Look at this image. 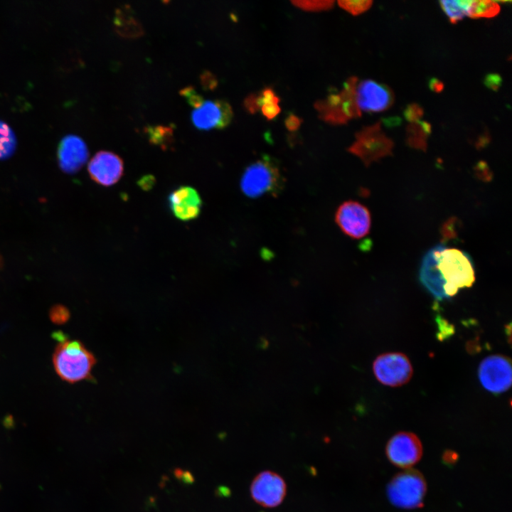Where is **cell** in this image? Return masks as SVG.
<instances>
[{
  "label": "cell",
  "instance_id": "1",
  "mask_svg": "<svg viewBox=\"0 0 512 512\" xmlns=\"http://www.w3.org/2000/svg\"><path fill=\"white\" fill-rule=\"evenodd\" d=\"M53 363L62 380L75 383L91 378L96 359L80 341L63 340L55 349Z\"/></svg>",
  "mask_w": 512,
  "mask_h": 512
},
{
  "label": "cell",
  "instance_id": "2",
  "mask_svg": "<svg viewBox=\"0 0 512 512\" xmlns=\"http://www.w3.org/2000/svg\"><path fill=\"white\" fill-rule=\"evenodd\" d=\"M435 249L447 297L456 295L459 289L471 287L475 282V272L468 253L457 248H447L444 244L437 245Z\"/></svg>",
  "mask_w": 512,
  "mask_h": 512
},
{
  "label": "cell",
  "instance_id": "3",
  "mask_svg": "<svg viewBox=\"0 0 512 512\" xmlns=\"http://www.w3.org/2000/svg\"><path fill=\"white\" fill-rule=\"evenodd\" d=\"M284 177L275 161L264 156L247 166L240 179V188L247 197L277 196L284 187Z\"/></svg>",
  "mask_w": 512,
  "mask_h": 512
},
{
  "label": "cell",
  "instance_id": "4",
  "mask_svg": "<svg viewBox=\"0 0 512 512\" xmlns=\"http://www.w3.org/2000/svg\"><path fill=\"white\" fill-rule=\"evenodd\" d=\"M427 486L423 475L417 469H407L389 482L388 496L395 506L412 509L423 505Z\"/></svg>",
  "mask_w": 512,
  "mask_h": 512
},
{
  "label": "cell",
  "instance_id": "5",
  "mask_svg": "<svg viewBox=\"0 0 512 512\" xmlns=\"http://www.w3.org/2000/svg\"><path fill=\"white\" fill-rule=\"evenodd\" d=\"M393 142L381 130L380 122L366 127L356 134V142L348 151L361 159L366 166L392 154Z\"/></svg>",
  "mask_w": 512,
  "mask_h": 512
},
{
  "label": "cell",
  "instance_id": "6",
  "mask_svg": "<svg viewBox=\"0 0 512 512\" xmlns=\"http://www.w3.org/2000/svg\"><path fill=\"white\" fill-rule=\"evenodd\" d=\"M373 370L380 383L390 387H399L406 384L413 373L408 357L400 352L379 355L373 361Z\"/></svg>",
  "mask_w": 512,
  "mask_h": 512
},
{
  "label": "cell",
  "instance_id": "7",
  "mask_svg": "<svg viewBox=\"0 0 512 512\" xmlns=\"http://www.w3.org/2000/svg\"><path fill=\"white\" fill-rule=\"evenodd\" d=\"M478 375L481 384L489 392L504 393L512 382L511 359L499 354L487 356L479 364Z\"/></svg>",
  "mask_w": 512,
  "mask_h": 512
},
{
  "label": "cell",
  "instance_id": "8",
  "mask_svg": "<svg viewBox=\"0 0 512 512\" xmlns=\"http://www.w3.org/2000/svg\"><path fill=\"white\" fill-rule=\"evenodd\" d=\"M252 500L265 508H274L280 505L287 494V484L282 476L272 471L260 472L250 485Z\"/></svg>",
  "mask_w": 512,
  "mask_h": 512
},
{
  "label": "cell",
  "instance_id": "9",
  "mask_svg": "<svg viewBox=\"0 0 512 512\" xmlns=\"http://www.w3.org/2000/svg\"><path fill=\"white\" fill-rule=\"evenodd\" d=\"M335 220L341 231L351 238H363L370 232V213L368 209L359 202H343L336 212Z\"/></svg>",
  "mask_w": 512,
  "mask_h": 512
},
{
  "label": "cell",
  "instance_id": "10",
  "mask_svg": "<svg viewBox=\"0 0 512 512\" xmlns=\"http://www.w3.org/2000/svg\"><path fill=\"white\" fill-rule=\"evenodd\" d=\"M388 459L395 466L410 469L422 455V443L412 432H400L393 435L386 446Z\"/></svg>",
  "mask_w": 512,
  "mask_h": 512
},
{
  "label": "cell",
  "instance_id": "11",
  "mask_svg": "<svg viewBox=\"0 0 512 512\" xmlns=\"http://www.w3.org/2000/svg\"><path fill=\"white\" fill-rule=\"evenodd\" d=\"M355 98L360 111L382 112L392 106L394 94L385 85L373 80H365L356 85Z\"/></svg>",
  "mask_w": 512,
  "mask_h": 512
},
{
  "label": "cell",
  "instance_id": "12",
  "mask_svg": "<svg viewBox=\"0 0 512 512\" xmlns=\"http://www.w3.org/2000/svg\"><path fill=\"white\" fill-rule=\"evenodd\" d=\"M233 112L223 100H205L191 112V121L200 130L223 129L231 122Z\"/></svg>",
  "mask_w": 512,
  "mask_h": 512
},
{
  "label": "cell",
  "instance_id": "13",
  "mask_svg": "<svg viewBox=\"0 0 512 512\" xmlns=\"http://www.w3.org/2000/svg\"><path fill=\"white\" fill-rule=\"evenodd\" d=\"M87 171L92 181L108 187L117 183L123 176L124 162L117 154L102 150L92 157Z\"/></svg>",
  "mask_w": 512,
  "mask_h": 512
},
{
  "label": "cell",
  "instance_id": "14",
  "mask_svg": "<svg viewBox=\"0 0 512 512\" xmlns=\"http://www.w3.org/2000/svg\"><path fill=\"white\" fill-rule=\"evenodd\" d=\"M168 203L172 214L182 221L197 218L203 204L199 193L189 186H181L171 191Z\"/></svg>",
  "mask_w": 512,
  "mask_h": 512
},
{
  "label": "cell",
  "instance_id": "15",
  "mask_svg": "<svg viewBox=\"0 0 512 512\" xmlns=\"http://www.w3.org/2000/svg\"><path fill=\"white\" fill-rule=\"evenodd\" d=\"M89 151L85 141L75 134L62 138L58 149V164L67 174L78 171L88 159Z\"/></svg>",
  "mask_w": 512,
  "mask_h": 512
},
{
  "label": "cell",
  "instance_id": "16",
  "mask_svg": "<svg viewBox=\"0 0 512 512\" xmlns=\"http://www.w3.org/2000/svg\"><path fill=\"white\" fill-rule=\"evenodd\" d=\"M422 286L438 301L447 299L444 292L445 282L438 267L435 246L422 257L419 272Z\"/></svg>",
  "mask_w": 512,
  "mask_h": 512
},
{
  "label": "cell",
  "instance_id": "17",
  "mask_svg": "<svg viewBox=\"0 0 512 512\" xmlns=\"http://www.w3.org/2000/svg\"><path fill=\"white\" fill-rule=\"evenodd\" d=\"M114 31L124 38H137L144 33L142 25L134 16L129 6L119 7L114 17Z\"/></svg>",
  "mask_w": 512,
  "mask_h": 512
},
{
  "label": "cell",
  "instance_id": "18",
  "mask_svg": "<svg viewBox=\"0 0 512 512\" xmlns=\"http://www.w3.org/2000/svg\"><path fill=\"white\" fill-rule=\"evenodd\" d=\"M406 131L407 144L412 148L425 151L427 137L432 132L431 124L420 120L408 124Z\"/></svg>",
  "mask_w": 512,
  "mask_h": 512
},
{
  "label": "cell",
  "instance_id": "19",
  "mask_svg": "<svg viewBox=\"0 0 512 512\" xmlns=\"http://www.w3.org/2000/svg\"><path fill=\"white\" fill-rule=\"evenodd\" d=\"M500 10V5L495 1H469L466 9V16L472 18H492L498 15Z\"/></svg>",
  "mask_w": 512,
  "mask_h": 512
},
{
  "label": "cell",
  "instance_id": "20",
  "mask_svg": "<svg viewBox=\"0 0 512 512\" xmlns=\"http://www.w3.org/2000/svg\"><path fill=\"white\" fill-rule=\"evenodd\" d=\"M16 147V137L11 127L0 119V159L10 157Z\"/></svg>",
  "mask_w": 512,
  "mask_h": 512
},
{
  "label": "cell",
  "instance_id": "21",
  "mask_svg": "<svg viewBox=\"0 0 512 512\" xmlns=\"http://www.w3.org/2000/svg\"><path fill=\"white\" fill-rule=\"evenodd\" d=\"M149 141L155 145L166 149L173 142V130L171 127L157 125L149 126L145 129Z\"/></svg>",
  "mask_w": 512,
  "mask_h": 512
},
{
  "label": "cell",
  "instance_id": "22",
  "mask_svg": "<svg viewBox=\"0 0 512 512\" xmlns=\"http://www.w3.org/2000/svg\"><path fill=\"white\" fill-rule=\"evenodd\" d=\"M469 0H443L439 1L440 6L449 17L452 23H457L466 16Z\"/></svg>",
  "mask_w": 512,
  "mask_h": 512
},
{
  "label": "cell",
  "instance_id": "23",
  "mask_svg": "<svg viewBox=\"0 0 512 512\" xmlns=\"http://www.w3.org/2000/svg\"><path fill=\"white\" fill-rule=\"evenodd\" d=\"M338 5L353 15H358L367 11L372 5L370 0L338 1Z\"/></svg>",
  "mask_w": 512,
  "mask_h": 512
},
{
  "label": "cell",
  "instance_id": "24",
  "mask_svg": "<svg viewBox=\"0 0 512 512\" xmlns=\"http://www.w3.org/2000/svg\"><path fill=\"white\" fill-rule=\"evenodd\" d=\"M292 3L297 7L306 11H322L330 9L333 1H295Z\"/></svg>",
  "mask_w": 512,
  "mask_h": 512
},
{
  "label": "cell",
  "instance_id": "25",
  "mask_svg": "<svg viewBox=\"0 0 512 512\" xmlns=\"http://www.w3.org/2000/svg\"><path fill=\"white\" fill-rule=\"evenodd\" d=\"M50 319L56 324H63L70 318L68 309L60 304L53 306L50 311Z\"/></svg>",
  "mask_w": 512,
  "mask_h": 512
},
{
  "label": "cell",
  "instance_id": "26",
  "mask_svg": "<svg viewBox=\"0 0 512 512\" xmlns=\"http://www.w3.org/2000/svg\"><path fill=\"white\" fill-rule=\"evenodd\" d=\"M180 93L187 100L188 104L195 109L198 107L204 101L203 96L199 95L192 86L184 87L180 91Z\"/></svg>",
  "mask_w": 512,
  "mask_h": 512
},
{
  "label": "cell",
  "instance_id": "27",
  "mask_svg": "<svg viewBox=\"0 0 512 512\" xmlns=\"http://www.w3.org/2000/svg\"><path fill=\"white\" fill-rule=\"evenodd\" d=\"M403 114L407 121L414 123L421 120V117L423 116V110L418 104L411 103L404 110Z\"/></svg>",
  "mask_w": 512,
  "mask_h": 512
},
{
  "label": "cell",
  "instance_id": "28",
  "mask_svg": "<svg viewBox=\"0 0 512 512\" xmlns=\"http://www.w3.org/2000/svg\"><path fill=\"white\" fill-rule=\"evenodd\" d=\"M502 78L498 73L487 74L484 79V84L489 89L496 91L501 87Z\"/></svg>",
  "mask_w": 512,
  "mask_h": 512
},
{
  "label": "cell",
  "instance_id": "29",
  "mask_svg": "<svg viewBox=\"0 0 512 512\" xmlns=\"http://www.w3.org/2000/svg\"><path fill=\"white\" fill-rule=\"evenodd\" d=\"M278 102H270L261 105L262 112L267 119H271L274 118L280 112Z\"/></svg>",
  "mask_w": 512,
  "mask_h": 512
},
{
  "label": "cell",
  "instance_id": "30",
  "mask_svg": "<svg viewBox=\"0 0 512 512\" xmlns=\"http://www.w3.org/2000/svg\"><path fill=\"white\" fill-rule=\"evenodd\" d=\"M200 78L201 85L206 90H212L217 85V80L215 76L207 70L201 73Z\"/></svg>",
  "mask_w": 512,
  "mask_h": 512
},
{
  "label": "cell",
  "instance_id": "31",
  "mask_svg": "<svg viewBox=\"0 0 512 512\" xmlns=\"http://www.w3.org/2000/svg\"><path fill=\"white\" fill-rule=\"evenodd\" d=\"M428 86L430 90L435 92H440L444 90L443 82L436 78L430 80Z\"/></svg>",
  "mask_w": 512,
  "mask_h": 512
},
{
  "label": "cell",
  "instance_id": "32",
  "mask_svg": "<svg viewBox=\"0 0 512 512\" xmlns=\"http://www.w3.org/2000/svg\"><path fill=\"white\" fill-rule=\"evenodd\" d=\"M154 183V178L152 176H145L138 181L140 187L144 190H149L153 186Z\"/></svg>",
  "mask_w": 512,
  "mask_h": 512
},
{
  "label": "cell",
  "instance_id": "33",
  "mask_svg": "<svg viewBox=\"0 0 512 512\" xmlns=\"http://www.w3.org/2000/svg\"><path fill=\"white\" fill-rule=\"evenodd\" d=\"M383 122L388 127L398 126L401 123V119L398 117L383 119Z\"/></svg>",
  "mask_w": 512,
  "mask_h": 512
},
{
  "label": "cell",
  "instance_id": "34",
  "mask_svg": "<svg viewBox=\"0 0 512 512\" xmlns=\"http://www.w3.org/2000/svg\"><path fill=\"white\" fill-rule=\"evenodd\" d=\"M286 124L289 129H296L299 125V120L296 117L291 116L287 119Z\"/></svg>",
  "mask_w": 512,
  "mask_h": 512
},
{
  "label": "cell",
  "instance_id": "35",
  "mask_svg": "<svg viewBox=\"0 0 512 512\" xmlns=\"http://www.w3.org/2000/svg\"><path fill=\"white\" fill-rule=\"evenodd\" d=\"M457 455L454 452L448 451L446 452L444 455V459L446 462L449 463L454 462L457 459Z\"/></svg>",
  "mask_w": 512,
  "mask_h": 512
}]
</instances>
